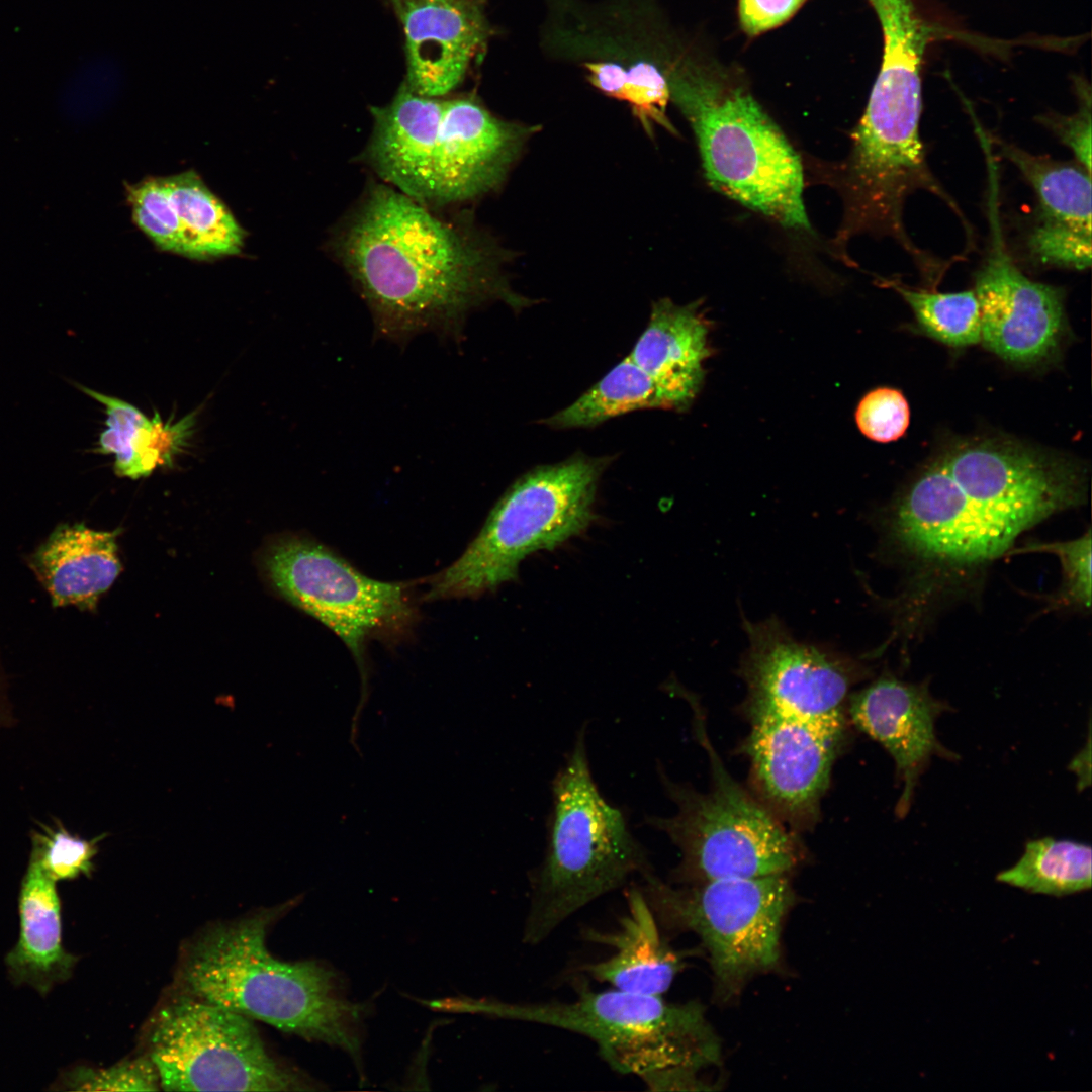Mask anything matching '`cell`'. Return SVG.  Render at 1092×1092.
<instances>
[{
	"mask_svg": "<svg viewBox=\"0 0 1092 1092\" xmlns=\"http://www.w3.org/2000/svg\"><path fill=\"white\" fill-rule=\"evenodd\" d=\"M436 209L372 182L331 238L333 254L388 339L453 335L484 302H527L505 278L509 257L499 244L471 217Z\"/></svg>",
	"mask_w": 1092,
	"mask_h": 1092,
	"instance_id": "1",
	"label": "cell"
},
{
	"mask_svg": "<svg viewBox=\"0 0 1092 1092\" xmlns=\"http://www.w3.org/2000/svg\"><path fill=\"white\" fill-rule=\"evenodd\" d=\"M270 910L204 931L188 947L180 979L187 995L349 1055L364 1079L367 1003L345 995L343 980L317 961L285 962L266 947Z\"/></svg>",
	"mask_w": 1092,
	"mask_h": 1092,
	"instance_id": "2",
	"label": "cell"
},
{
	"mask_svg": "<svg viewBox=\"0 0 1092 1092\" xmlns=\"http://www.w3.org/2000/svg\"><path fill=\"white\" fill-rule=\"evenodd\" d=\"M371 112L363 161L384 183L433 208L495 191L539 130L498 117L474 96L426 97L405 83Z\"/></svg>",
	"mask_w": 1092,
	"mask_h": 1092,
	"instance_id": "3",
	"label": "cell"
},
{
	"mask_svg": "<svg viewBox=\"0 0 1092 1092\" xmlns=\"http://www.w3.org/2000/svg\"><path fill=\"white\" fill-rule=\"evenodd\" d=\"M927 509L944 552L977 564L1007 552L1045 518L1084 502V470L1012 442L958 445L937 460Z\"/></svg>",
	"mask_w": 1092,
	"mask_h": 1092,
	"instance_id": "4",
	"label": "cell"
},
{
	"mask_svg": "<svg viewBox=\"0 0 1092 1092\" xmlns=\"http://www.w3.org/2000/svg\"><path fill=\"white\" fill-rule=\"evenodd\" d=\"M666 75L710 185L784 226L808 229L800 158L744 84L680 55Z\"/></svg>",
	"mask_w": 1092,
	"mask_h": 1092,
	"instance_id": "5",
	"label": "cell"
},
{
	"mask_svg": "<svg viewBox=\"0 0 1092 1092\" xmlns=\"http://www.w3.org/2000/svg\"><path fill=\"white\" fill-rule=\"evenodd\" d=\"M585 725L551 783L544 857L531 874L523 941L536 945L631 876L652 871L623 811L600 792L589 765Z\"/></svg>",
	"mask_w": 1092,
	"mask_h": 1092,
	"instance_id": "6",
	"label": "cell"
},
{
	"mask_svg": "<svg viewBox=\"0 0 1092 1092\" xmlns=\"http://www.w3.org/2000/svg\"><path fill=\"white\" fill-rule=\"evenodd\" d=\"M608 457L582 454L539 466L497 500L461 556L434 575L426 601L477 598L517 578L521 562L584 532L595 519Z\"/></svg>",
	"mask_w": 1092,
	"mask_h": 1092,
	"instance_id": "7",
	"label": "cell"
},
{
	"mask_svg": "<svg viewBox=\"0 0 1092 1092\" xmlns=\"http://www.w3.org/2000/svg\"><path fill=\"white\" fill-rule=\"evenodd\" d=\"M462 1010L585 1036L611 1068L640 1078L672 1069L697 1072L719 1060V1043L702 1006L670 1003L661 995L580 986L567 1002L466 999Z\"/></svg>",
	"mask_w": 1092,
	"mask_h": 1092,
	"instance_id": "8",
	"label": "cell"
},
{
	"mask_svg": "<svg viewBox=\"0 0 1092 1092\" xmlns=\"http://www.w3.org/2000/svg\"><path fill=\"white\" fill-rule=\"evenodd\" d=\"M690 702L697 736L710 759V787L700 792L670 780L658 767L676 811L667 817L645 816L644 825L664 833L679 849L673 877L680 883L786 874L799 860L797 842L774 813L728 774L708 739L698 705Z\"/></svg>",
	"mask_w": 1092,
	"mask_h": 1092,
	"instance_id": "9",
	"label": "cell"
},
{
	"mask_svg": "<svg viewBox=\"0 0 1092 1092\" xmlns=\"http://www.w3.org/2000/svg\"><path fill=\"white\" fill-rule=\"evenodd\" d=\"M640 887L658 922L702 940L720 996L775 967L783 919L793 899L785 874L714 879L675 887L652 871Z\"/></svg>",
	"mask_w": 1092,
	"mask_h": 1092,
	"instance_id": "10",
	"label": "cell"
},
{
	"mask_svg": "<svg viewBox=\"0 0 1092 1092\" xmlns=\"http://www.w3.org/2000/svg\"><path fill=\"white\" fill-rule=\"evenodd\" d=\"M147 1045L166 1091L322 1089L275 1060L249 1018L189 995L158 1010Z\"/></svg>",
	"mask_w": 1092,
	"mask_h": 1092,
	"instance_id": "11",
	"label": "cell"
},
{
	"mask_svg": "<svg viewBox=\"0 0 1092 1092\" xmlns=\"http://www.w3.org/2000/svg\"><path fill=\"white\" fill-rule=\"evenodd\" d=\"M265 568L284 599L327 626L351 651L362 678L357 720L367 699L366 645L371 639L389 641L411 630L417 611L410 585L371 578L306 537L275 542Z\"/></svg>",
	"mask_w": 1092,
	"mask_h": 1092,
	"instance_id": "12",
	"label": "cell"
},
{
	"mask_svg": "<svg viewBox=\"0 0 1092 1092\" xmlns=\"http://www.w3.org/2000/svg\"><path fill=\"white\" fill-rule=\"evenodd\" d=\"M748 646L739 674L747 686V710H771L802 718L842 714L851 687L867 668L832 648L796 638L776 616H742Z\"/></svg>",
	"mask_w": 1092,
	"mask_h": 1092,
	"instance_id": "13",
	"label": "cell"
},
{
	"mask_svg": "<svg viewBox=\"0 0 1092 1092\" xmlns=\"http://www.w3.org/2000/svg\"><path fill=\"white\" fill-rule=\"evenodd\" d=\"M988 248L976 274L981 341L1012 363L1036 364L1059 348L1065 315L1062 291L1035 282L1016 266L1004 239L1000 213L997 165L988 160Z\"/></svg>",
	"mask_w": 1092,
	"mask_h": 1092,
	"instance_id": "14",
	"label": "cell"
},
{
	"mask_svg": "<svg viewBox=\"0 0 1092 1092\" xmlns=\"http://www.w3.org/2000/svg\"><path fill=\"white\" fill-rule=\"evenodd\" d=\"M747 712L751 726L744 746L758 790L779 816L808 824L829 784L844 736V713L810 719L771 710Z\"/></svg>",
	"mask_w": 1092,
	"mask_h": 1092,
	"instance_id": "15",
	"label": "cell"
},
{
	"mask_svg": "<svg viewBox=\"0 0 1092 1092\" xmlns=\"http://www.w3.org/2000/svg\"><path fill=\"white\" fill-rule=\"evenodd\" d=\"M403 27L407 76L419 95L443 97L464 79L492 34L485 0H392Z\"/></svg>",
	"mask_w": 1092,
	"mask_h": 1092,
	"instance_id": "16",
	"label": "cell"
},
{
	"mask_svg": "<svg viewBox=\"0 0 1092 1092\" xmlns=\"http://www.w3.org/2000/svg\"><path fill=\"white\" fill-rule=\"evenodd\" d=\"M847 701L855 726L882 744L895 761L904 783L897 807L903 815L923 767L940 752L934 724L945 706L931 696L926 686L892 675L879 677Z\"/></svg>",
	"mask_w": 1092,
	"mask_h": 1092,
	"instance_id": "17",
	"label": "cell"
},
{
	"mask_svg": "<svg viewBox=\"0 0 1092 1092\" xmlns=\"http://www.w3.org/2000/svg\"><path fill=\"white\" fill-rule=\"evenodd\" d=\"M711 321L702 301L678 305L661 298L628 355L653 381L664 410L685 411L701 391L712 355Z\"/></svg>",
	"mask_w": 1092,
	"mask_h": 1092,
	"instance_id": "18",
	"label": "cell"
},
{
	"mask_svg": "<svg viewBox=\"0 0 1092 1092\" xmlns=\"http://www.w3.org/2000/svg\"><path fill=\"white\" fill-rule=\"evenodd\" d=\"M1032 188L1037 206L1027 237L1031 249L1063 254L1091 246V172L997 141Z\"/></svg>",
	"mask_w": 1092,
	"mask_h": 1092,
	"instance_id": "19",
	"label": "cell"
},
{
	"mask_svg": "<svg viewBox=\"0 0 1092 1092\" xmlns=\"http://www.w3.org/2000/svg\"><path fill=\"white\" fill-rule=\"evenodd\" d=\"M626 900L627 911L616 931L585 932L586 939L609 945L613 952L606 960L585 965L583 972L618 990L662 995L678 972L680 960L662 939L642 889L630 888Z\"/></svg>",
	"mask_w": 1092,
	"mask_h": 1092,
	"instance_id": "20",
	"label": "cell"
},
{
	"mask_svg": "<svg viewBox=\"0 0 1092 1092\" xmlns=\"http://www.w3.org/2000/svg\"><path fill=\"white\" fill-rule=\"evenodd\" d=\"M118 531L61 525L30 557V566L54 606L91 610L119 575Z\"/></svg>",
	"mask_w": 1092,
	"mask_h": 1092,
	"instance_id": "21",
	"label": "cell"
},
{
	"mask_svg": "<svg viewBox=\"0 0 1092 1092\" xmlns=\"http://www.w3.org/2000/svg\"><path fill=\"white\" fill-rule=\"evenodd\" d=\"M20 931L5 963L14 984L28 985L47 995L68 980L78 958L62 943L61 902L56 882L31 859L19 893Z\"/></svg>",
	"mask_w": 1092,
	"mask_h": 1092,
	"instance_id": "22",
	"label": "cell"
},
{
	"mask_svg": "<svg viewBox=\"0 0 1092 1092\" xmlns=\"http://www.w3.org/2000/svg\"><path fill=\"white\" fill-rule=\"evenodd\" d=\"M164 181L179 224L182 256L211 260L241 253L244 229L196 172L185 171Z\"/></svg>",
	"mask_w": 1092,
	"mask_h": 1092,
	"instance_id": "23",
	"label": "cell"
},
{
	"mask_svg": "<svg viewBox=\"0 0 1092 1092\" xmlns=\"http://www.w3.org/2000/svg\"><path fill=\"white\" fill-rule=\"evenodd\" d=\"M996 880L1055 897L1087 891L1092 884L1091 847L1052 837L1028 841L1018 861L1000 872Z\"/></svg>",
	"mask_w": 1092,
	"mask_h": 1092,
	"instance_id": "24",
	"label": "cell"
},
{
	"mask_svg": "<svg viewBox=\"0 0 1092 1092\" xmlns=\"http://www.w3.org/2000/svg\"><path fill=\"white\" fill-rule=\"evenodd\" d=\"M642 408H663L651 378L629 356L573 403L545 419L557 429L588 428Z\"/></svg>",
	"mask_w": 1092,
	"mask_h": 1092,
	"instance_id": "25",
	"label": "cell"
},
{
	"mask_svg": "<svg viewBox=\"0 0 1092 1092\" xmlns=\"http://www.w3.org/2000/svg\"><path fill=\"white\" fill-rule=\"evenodd\" d=\"M911 307L921 330L951 347H966L981 341L980 311L973 290L942 293L887 281Z\"/></svg>",
	"mask_w": 1092,
	"mask_h": 1092,
	"instance_id": "26",
	"label": "cell"
},
{
	"mask_svg": "<svg viewBox=\"0 0 1092 1092\" xmlns=\"http://www.w3.org/2000/svg\"><path fill=\"white\" fill-rule=\"evenodd\" d=\"M79 388L105 406L107 419L99 437L97 452L114 454V471L121 477L141 478L139 455L149 420L132 404L93 389Z\"/></svg>",
	"mask_w": 1092,
	"mask_h": 1092,
	"instance_id": "27",
	"label": "cell"
},
{
	"mask_svg": "<svg viewBox=\"0 0 1092 1092\" xmlns=\"http://www.w3.org/2000/svg\"><path fill=\"white\" fill-rule=\"evenodd\" d=\"M104 835L92 840L71 834L61 823L42 825L31 834V854L42 873L53 881L73 880L89 876L94 868L97 843Z\"/></svg>",
	"mask_w": 1092,
	"mask_h": 1092,
	"instance_id": "28",
	"label": "cell"
},
{
	"mask_svg": "<svg viewBox=\"0 0 1092 1092\" xmlns=\"http://www.w3.org/2000/svg\"><path fill=\"white\" fill-rule=\"evenodd\" d=\"M132 219L138 228L165 252L182 256V241L175 210L164 177L145 179L127 188Z\"/></svg>",
	"mask_w": 1092,
	"mask_h": 1092,
	"instance_id": "29",
	"label": "cell"
},
{
	"mask_svg": "<svg viewBox=\"0 0 1092 1092\" xmlns=\"http://www.w3.org/2000/svg\"><path fill=\"white\" fill-rule=\"evenodd\" d=\"M1019 552H1045L1056 555L1062 566L1063 584L1058 602L1089 608L1091 605V533L1061 542L1035 543Z\"/></svg>",
	"mask_w": 1092,
	"mask_h": 1092,
	"instance_id": "30",
	"label": "cell"
},
{
	"mask_svg": "<svg viewBox=\"0 0 1092 1092\" xmlns=\"http://www.w3.org/2000/svg\"><path fill=\"white\" fill-rule=\"evenodd\" d=\"M71 1090L157 1091L161 1089L158 1071L148 1056L123 1060L105 1069L81 1068L67 1076Z\"/></svg>",
	"mask_w": 1092,
	"mask_h": 1092,
	"instance_id": "31",
	"label": "cell"
},
{
	"mask_svg": "<svg viewBox=\"0 0 1092 1092\" xmlns=\"http://www.w3.org/2000/svg\"><path fill=\"white\" fill-rule=\"evenodd\" d=\"M910 410L900 390L879 387L868 392L859 401L855 421L859 431L869 439L888 443L901 438L909 425Z\"/></svg>",
	"mask_w": 1092,
	"mask_h": 1092,
	"instance_id": "32",
	"label": "cell"
},
{
	"mask_svg": "<svg viewBox=\"0 0 1092 1092\" xmlns=\"http://www.w3.org/2000/svg\"><path fill=\"white\" fill-rule=\"evenodd\" d=\"M1079 108L1072 115L1046 114L1040 121L1070 148L1076 162L1091 172V91L1083 80L1076 81Z\"/></svg>",
	"mask_w": 1092,
	"mask_h": 1092,
	"instance_id": "33",
	"label": "cell"
},
{
	"mask_svg": "<svg viewBox=\"0 0 1092 1092\" xmlns=\"http://www.w3.org/2000/svg\"><path fill=\"white\" fill-rule=\"evenodd\" d=\"M151 421L149 441L142 457L144 477L158 466L172 464L173 457L186 446L192 434L195 414L191 413L173 424L170 420L164 423L156 413Z\"/></svg>",
	"mask_w": 1092,
	"mask_h": 1092,
	"instance_id": "34",
	"label": "cell"
},
{
	"mask_svg": "<svg viewBox=\"0 0 1092 1092\" xmlns=\"http://www.w3.org/2000/svg\"><path fill=\"white\" fill-rule=\"evenodd\" d=\"M806 0H739L738 14L743 31L759 35L791 18Z\"/></svg>",
	"mask_w": 1092,
	"mask_h": 1092,
	"instance_id": "35",
	"label": "cell"
},
{
	"mask_svg": "<svg viewBox=\"0 0 1092 1092\" xmlns=\"http://www.w3.org/2000/svg\"><path fill=\"white\" fill-rule=\"evenodd\" d=\"M10 720V712L8 711L6 703H4L0 695V726L7 725Z\"/></svg>",
	"mask_w": 1092,
	"mask_h": 1092,
	"instance_id": "36",
	"label": "cell"
}]
</instances>
